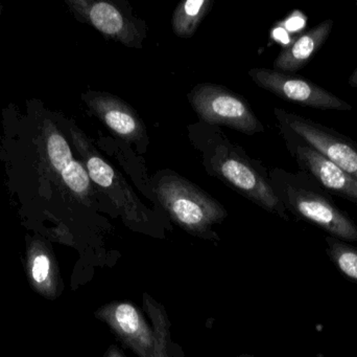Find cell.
Masks as SVG:
<instances>
[{
    "mask_svg": "<svg viewBox=\"0 0 357 357\" xmlns=\"http://www.w3.org/2000/svg\"><path fill=\"white\" fill-rule=\"evenodd\" d=\"M105 357H125V356H123V352L116 346H111Z\"/></svg>",
    "mask_w": 357,
    "mask_h": 357,
    "instance_id": "cell-19",
    "label": "cell"
},
{
    "mask_svg": "<svg viewBox=\"0 0 357 357\" xmlns=\"http://www.w3.org/2000/svg\"><path fill=\"white\" fill-rule=\"evenodd\" d=\"M271 182L285 209L308 221L314 222L333 236L357 240V226L349 216L342 211L331 193L304 172L289 173L274 169Z\"/></svg>",
    "mask_w": 357,
    "mask_h": 357,
    "instance_id": "cell-1",
    "label": "cell"
},
{
    "mask_svg": "<svg viewBox=\"0 0 357 357\" xmlns=\"http://www.w3.org/2000/svg\"><path fill=\"white\" fill-rule=\"evenodd\" d=\"M287 148L300 171L314 178L323 189L357 205V180L289 128L281 126Z\"/></svg>",
    "mask_w": 357,
    "mask_h": 357,
    "instance_id": "cell-7",
    "label": "cell"
},
{
    "mask_svg": "<svg viewBox=\"0 0 357 357\" xmlns=\"http://www.w3.org/2000/svg\"><path fill=\"white\" fill-rule=\"evenodd\" d=\"M96 316L138 356L150 357L154 351V330L133 304L113 302L100 308Z\"/></svg>",
    "mask_w": 357,
    "mask_h": 357,
    "instance_id": "cell-10",
    "label": "cell"
},
{
    "mask_svg": "<svg viewBox=\"0 0 357 357\" xmlns=\"http://www.w3.org/2000/svg\"><path fill=\"white\" fill-rule=\"evenodd\" d=\"M250 77L259 87L289 102L320 110H351L349 103L337 98L310 80L275 69L254 68Z\"/></svg>",
    "mask_w": 357,
    "mask_h": 357,
    "instance_id": "cell-6",
    "label": "cell"
},
{
    "mask_svg": "<svg viewBox=\"0 0 357 357\" xmlns=\"http://www.w3.org/2000/svg\"><path fill=\"white\" fill-rule=\"evenodd\" d=\"M211 0H185L176 8L173 15V29L178 37H191L206 15L211 10Z\"/></svg>",
    "mask_w": 357,
    "mask_h": 357,
    "instance_id": "cell-15",
    "label": "cell"
},
{
    "mask_svg": "<svg viewBox=\"0 0 357 357\" xmlns=\"http://www.w3.org/2000/svg\"><path fill=\"white\" fill-rule=\"evenodd\" d=\"M333 27L335 21L326 19L300 34L278 54L274 62L275 71L291 73L303 68L328 39Z\"/></svg>",
    "mask_w": 357,
    "mask_h": 357,
    "instance_id": "cell-12",
    "label": "cell"
},
{
    "mask_svg": "<svg viewBox=\"0 0 357 357\" xmlns=\"http://www.w3.org/2000/svg\"><path fill=\"white\" fill-rule=\"evenodd\" d=\"M85 100L102 123L119 138L134 143L146 138V127L139 115L125 101L108 92H90Z\"/></svg>",
    "mask_w": 357,
    "mask_h": 357,
    "instance_id": "cell-11",
    "label": "cell"
},
{
    "mask_svg": "<svg viewBox=\"0 0 357 357\" xmlns=\"http://www.w3.org/2000/svg\"><path fill=\"white\" fill-rule=\"evenodd\" d=\"M212 167L218 177L243 196L268 211L287 217L284 205L275 193L272 182L236 153L218 152L213 157Z\"/></svg>",
    "mask_w": 357,
    "mask_h": 357,
    "instance_id": "cell-8",
    "label": "cell"
},
{
    "mask_svg": "<svg viewBox=\"0 0 357 357\" xmlns=\"http://www.w3.org/2000/svg\"><path fill=\"white\" fill-rule=\"evenodd\" d=\"M329 243L335 251V259L342 272L350 278L357 280V252L344 247L331 238H329Z\"/></svg>",
    "mask_w": 357,
    "mask_h": 357,
    "instance_id": "cell-18",
    "label": "cell"
},
{
    "mask_svg": "<svg viewBox=\"0 0 357 357\" xmlns=\"http://www.w3.org/2000/svg\"><path fill=\"white\" fill-rule=\"evenodd\" d=\"M63 182L67 188L77 196L85 198L91 191V180L86 168L77 161H73L61 173Z\"/></svg>",
    "mask_w": 357,
    "mask_h": 357,
    "instance_id": "cell-16",
    "label": "cell"
},
{
    "mask_svg": "<svg viewBox=\"0 0 357 357\" xmlns=\"http://www.w3.org/2000/svg\"><path fill=\"white\" fill-rule=\"evenodd\" d=\"M73 140L83 155L90 180L114 203L123 219L132 224L146 221L144 207L123 176L96 152L81 133L73 132Z\"/></svg>",
    "mask_w": 357,
    "mask_h": 357,
    "instance_id": "cell-5",
    "label": "cell"
},
{
    "mask_svg": "<svg viewBox=\"0 0 357 357\" xmlns=\"http://www.w3.org/2000/svg\"><path fill=\"white\" fill-rule=\"evenodd\" d=\"M348 83H349V85L351 86V87L357 88V67L356 71H354V73H352V75H350Z\"/></svg>",
    "mask_w": 357,
    "mask_h": 357,
    "instance_id": "cell-20",
    "label": "cell"
},
{
    "mask_svg": "<svg viewBox=\"0 0 357 357\" xmlns=\"http://www.w3.org/2000/svg\"><path fill=\"white\" fill-rule=\"evenodd\" d=\"M27 268L29 278L37 291L46 297L56 296V266L46 249L41 247H31L29 254Z\"/></svg>",
    "mask_w": 357,
    "mask_h": 357,
    "instance_id": "cell-13",
    "label": "cell"
},
{
    "mask_svg": "<svg viewBox=\"0 0 357 357\" xmlns=\"http://www.w3.org/2000/svg\"><path fill=\"white\" fill-rule=\"evenodd\" d=\"M73 10L98 31L131 48H140L144 39L136 19L111 1H71Z\"/></svg>",
    "mask_w": 357,
    "mask_h": 357,
    "instance_id": "cell-9",
    "label": "cell"
},
{
    "mask_svg": "<svg viewBox=\"0 0 357 357\" xmlns=\"http://www.w3.org/2000/svg\"><path fill=\"white\" fill-rule=\"evenodd\" d=\"M356 4H357V0H356Z\"/></svg>",
    "mask_w": 357,
    "mask_h": 357,
    "instance_id": "cell-22",
    "label": "cell"
},
{
    "mask_svg": "<svg viewBox=\"0 0 357 357\" xmlns=\"http://www.w3.org/2000/svg\"><path fill=\"white\" fill-rule=\"evenodd\" d=\"M190 102L203 121L233 128L245 133L264 131L251 107L238 94L222 86L202 84L192 90Z\"/></svg>",
    "mask_w": 357,
    "mask_h": 357,
    "instance_id": "cell-3",
    "label": "cell"
},
{
    "mask_svg": "<svg viewBox=\"0 0 357 357\" xmlns=\"http://www.w3.org/2000/svg\"><path fill=\"white\" fill-rule=\"evenodd\" d=\"M275 115L281 126L297 133L357 180V142L333 128L283 109H275Z\"/></svg>",
    "mask_w": 357,
    "mask_h": 357,
    "instance_id": "cell-4",
    "label": "cell"
},
{
    "mask_svg": "<svg viewBox=\"0 0 357 357\" xmlns=\"http://www.w3.org/2000/svg\"><path fill=\"white\" fill-rule=\"evenodd\" d=\"M157 197L178 226L192 234L205 236L227 213L220 203L180 176H167L157 186Z\"/></svg>",
    "mask_w": 357,
    "mask_h": 357,
    "instance_id": "cell-2",
    "label": "cell"
},
{
    "mask_svg": "<svg viewBox=\"0 0 357 357\" xmlns=\"http://www.w3.org/2000/svg\"><path fill=\"white\" fill-rule=\"evenodd\" d=\"M47 154L50 163L59 173H62L73 161V153L67 140L58 132L52 133L47 140Z\"/></svg>",
    "mask_w": 357,
    "mask_h": 357,
    "instance_id": "cell-17",
    "label": "cell"
},
{
    "mask_svg": "<svg viewBox=\"0 0 357 357\" xmlns=\"http://www.w3.org/2000/svg\"><path fill=\"white\" fill-rule=\"evenodd\" d=\"M241 357H250V356H241Z\"/></svg>",
    "mask_w": 357,
    "mask_h": 357,
    "instance_id": "cell-21",
    "label": "cell"
},
{
    "mask_svg": "<svg viewBox=\"0 0 357 357\" xmlns=\"http://www.w3.org/2000/svg\"><path fill=\"white\" fill-rule=\"evenodd\" d=\"M144 306L149 318L151 319L154 330V351L150 357H173L171 323L165 306L148 293L144 295Z\"/></svg>",
    "mask_w": 357,
    "mask_h": 357,
    "instance_id": "cell-14",
    "label": "cell"
}]
</instances>
